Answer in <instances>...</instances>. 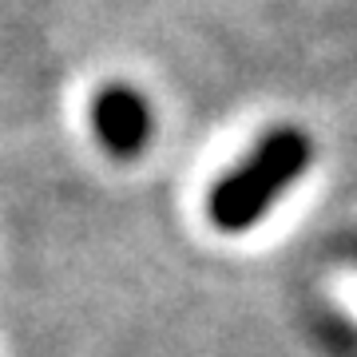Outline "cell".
Segmentation results:
<instances>
[{"label": "cell", "mask_w": 357, "mask_h": 357, "mask_svg": "<svg viewBox=\"0 0 357 357\" xmlns=\"http://www.w3.org/2000/svg\"><path fill=\"white\" fill-rule=\"evenodd\" d=\"M306 163V143L298 135H274L258 147V155L246 167H238L230 178H222L211 195V218L222 230H243L250 227L262 211L270 206V199L290 183Z\"/></svg>", "instance_id": "cell-1"}, {"label": "cell", "mask_w": 357, "mask_h": 357, "mask_svg": "<svg viewBox=\"0 0 357 357\" xmlns=\"http://www.w3.org/2000/svg\"><path fill=\"white\" fill-rule=\"evenodd\" d=\"M91 123H96V135L107 151L115 155H135L147 143V131H151V119H147V107L131 88H103L91 103Z\"/></svg>", "instance_id": "cell-2"}]
</instances>
